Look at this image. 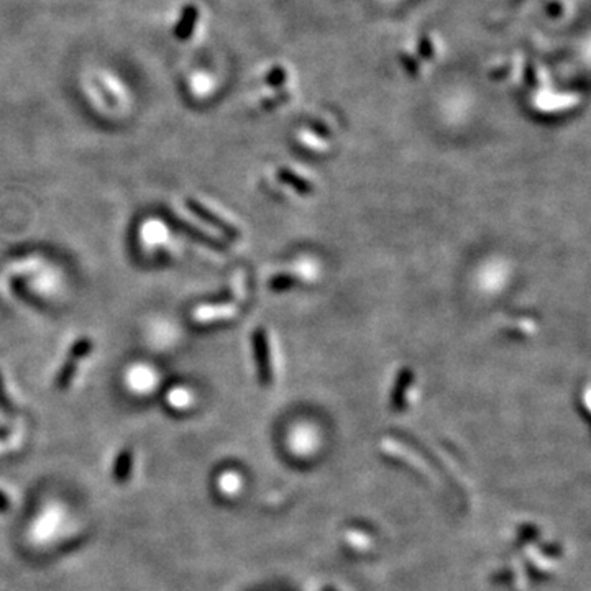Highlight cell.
<instances>
[{"label":"cell","instance_id":"obj_1","mask_svg":"<svg viewBox=\"0 0 591 591\" xmlns=\"http://www.w3.org/2000/svg\"><path fill=\"white\" fill-rule=\"evenodd\" d=\"M253 350H255V362L258 367V374L263 384H270L273 381V368L270 357V344H268V335L265 329H256L253 334Z\"/></svg>","mask_w":591,"mask_h":591},{"label":"cell","instance_id":"obj_2","mask_svg":"<svg viewBox=\"0 0 591 591\" xmlns=\"http://www.w3.org/2000/svg\"><path fill=\"white\" fill-rule=\"evenodd\" d=\"M186 207L191 210V212L196 215L197 219H200L202 222H205V224L207 225H212V227H215V229L217 230H220L222 234H225L227 237H229V239H232V240H237L240 237V232H239V229H235L234 225L230 224V222H227V220H224L222 217H219L217 214H214L212 210H209L207 207H205V205H202L199 202L197 199H194V197H188L186 199Z\"/></svg>","mask_w":591,"mask_h":591},{"label":"cell","instance_id":"obj_3","mask_svg":"<svg viewBox=\"0 0 591 591\" xmlns=\"http://www.w3.org/2000/svg\"><path fill=\"white\" fill-rule=\"evenodd\" d=\"M163 217H165L166 224L170 225L171 229L181 232V234H184V235H188L189 239L196 240V242H199V244H202V245H207V246H210L215 251H225L227 250L225 244H222L220 240H217V239H214V237L207 235V234H205V232L197 229V227H194V225L189 224V222L178 219L176 215H173V214H163Z\"/></svg>","mask_w":591,"mask_h":591},{"label":"cell","instance_id":"obj_4","mask_svg":"<svg viewBox=\"0 0 591 591\" xmlns=\"http://www.w3.org/2000/svg\"><path fill=\"white\" fill-rule=\"evenodd\" d=\"M131 465H134V452H131L130 448H125V450L119 453L117 460H115V465H114L115 482H120V483L126 482V478L130 477Z\"/></svg>","mask_w":591,"mask_h":591},{"label":"cell","instance_id":"obj_5","mask_svg":"<svg viewBox=\"0 0 591 591\" xmlns=\"http://www.w3.org/2000/svg\"><path fill=\"white\" fill-rule=\"evenodd\" d=\"M411 383H413V373H411V369H404V372L401 373L398 386H396V389H394V394H393V406H394V408L393 409H396V411L404 409L406 389H409Z\"/></svg>","mask_w":591,"mask_h":591},{"label":"cell","instance_id":"obj_6","mask_svg":"<svg viewBox=\"0 0 591 591\" xmlns=\"http://www.w3.org/2000/svg\"><path fill=\"white\" fill-rule=\"evenodd\" d=\"M76 372H77V362L66 360L65 363H63L60 373H58V376H56V386L60 389H66L71 384Z\"/></svg>","mask_w":591,"mask_h":591},{"label":"cell","instance_id":"obj_7","mask_svg":"<svg viewBox=\"0 0 591 591\" xmlns=\"http://www.w3.org/2000/svg\"><path fill=\"white\" fill-rule=\"evenodd\" d=\"M94 350V342L91 339H79L77 342H74V345L71 347L70 350V360H82V358H86L89 353Z\"/></svg>","mask_w":591,"mask_h":591},{"label":"cell","instance_id":"obj_8","mask_svg":"<svg viewBox=\"0 0 591 591\" xmlns=\"http://www.w3.org/2000/svg\"><path fill=\"white\" fill-rule=\"evenodd\" d=\"M279 178L283 179V181H286V183H289V184H293L294 188H298L299 191H304V193H309V191H313V186H310V184L305 181V179H303V178H299V176H296V174L293 173V171H289V170H281L279 171Z\"/></svg>","mask_w":591,"mask_h":591},{"label":"cell","instance_id":"obj_9","mask_svg":"<svg viewBox=\"0 0 591 591\" xmlns=\"http://www.w3.org/2000/svg\"><path fill=\"white\" fill-rule=\"evenodd\" d=\"M0 411H4V413H12V404H10L7 393H5L2 373H0Z\"/></svg>","mask_w":591,"mask_h":591},{"label":"cell","instance_id":"obj_10","mask_svg":"<svg viewBox=\"0 0 591 591\" xmlns=\"http://www.w3.org/2000/svg\"><path fill=\"white\" fill-rule=\"evenodd\" d=\"M9 506H10V503H9L7 496H5L2 492H0V511H7Z\"/></svg>","mask_w":591,"mask_h":591}]
</instances>
